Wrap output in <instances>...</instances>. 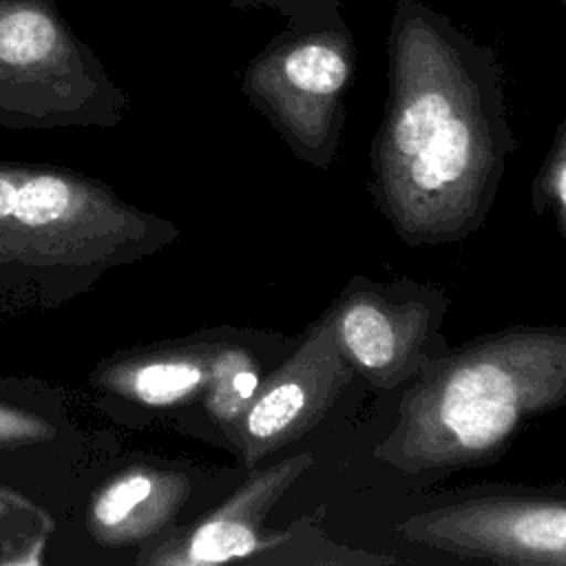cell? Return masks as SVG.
Listing matches in <instances>:
<instances>
[{"instance_id": "13", "label": "cell", "mask_w": 566, "mask_h": 566, "mask_svg": "<svg viewBox=\"0 0 566 566\" xmlns=\"http://www.w3.org/2000/svg\"><path fill=\"white\" fill-rule=\"evenodd\" d=\"M533 199L537 210H551L555 214L557 228L566 237V126L535 177Z\"/></svg>"}, {"instance_id": "8", "label": "cell", "mask_w": 566, "mask_h": 566, "mask_svg": "<svg viewBox=\"0 0 566 566\" xmlns=\"http://www.w3.org/2000/svg\"><path fill=\"white\" fill-rule=\"evenodd\" d=\"M332 307L310 327L298 349L265 374L226 444L252 471L261 460L307 433L352 380Z\"/></svg>"}, {"instance_id": "2", "label": "cell", "mask_w": 566, "mask_h": 566, "mask_svg": "<svg viewBox=\"0 0 566 566\" xmlns=\"http://www.w3.org/2000/svg\"><path fill=\"white\" fill-rule=\"evenodd\" d=\"M566 405V327H513L431 358L374 458L405 475L475 467Z\"/></svg>"}, {"instance_id": "10", "label": "cell", "mask_w": 566, "mask_h": 566, "mask_svg": "<svg viewBox=\"0 0 566 566\" xmlns=\"http://www.w3.org/2000/svg\"><path fill=\"white\" fill-rule=\"evenodd\" d=\"M447 298L433 290L378 287L354 281L332 305L340 345L369 385L391 389L416 376L440 340Z\"/></svg>"}, {"instance_id": "6", "label": "cell", "mask_w": 566, "mask_h": 566, "mask_svg": "<svg viewBox=\"0 0 566 566\" xmlns=\"http://www.w3.org/2000/svg\"><path fill=\"white\" fill-rule=\"evenodd\" d=\"M228 332H199L104 356L86 378L95 409L128 429L159 422L199 431L217 354Z\"/></svg>"}, {"instance_id": "1", "label": "cell", "mask_w": 566, "mask_h": 566, "mask_svg": "<svg viewBox=\"0 0 566 566\" xmlns=\"http://www.w3.org/2000/svg\"><path fill=\"white\" fill-rule=\"evenodd\" d=\"M513 137L462 73L433 60L398 73L374 139V199L409 245L462 241L486 221Z\"/></svg>"}, {"instance_id": "3", "label": "cell", "mask_w": 566, "mask_h": 566, "mask_svg": "<svg viewBox=\"0 0 566 566\" xmlns=\"http://www.w3.org/2000/svg\"><path fill=\"white\" fill-rule=\"evenodd\" d=\"M177 237L172 221L91 175L0 159V303L57 307Z\"/></svg>"}, {"instance_id": "12", "label": "cell", "mask_w": 566, "mask_h": 566, "mask_svg": "<svg viewBox=\"0 0 566 566\" xmlns=\"http://www.w3.org/2000/svg\"><path fill=\"white\" fill-rule=\"evenodd\" d=\"M263 376L265 374L261 371V363L254 352L228 332V338L217 354L210 389L201 407L199 429L208 427L226 442L230 429L256 396Z\"/></svg>"}, {"instance_id": "5", "label": "cell", "mask_w": 566, "mask_h": 566, "mask_svg": "<svg viewBox=\"0 0 566 566\" xmlns=\"http://www.w3.org/2000/svg\"><path fill=\"white\" fill-rule=\"evenodd\" d=\"M126 93L44 0H0V126L113 128Z\"/></svg>"}, {"instance_id": "11", "label": "cell", "mask_w": 566, "mask_h": 566, "mask_svg": "<svg viewBox=\"0 0 566 566\" xmlns=\"http://www.w3.org/2000/svg\"><path fill=\"white\" fill-rule=\"evenodd\" d=\"M307 467H312V453H298L265 469H252L232 495L166 537L139 566L228 564L285 542L290 533H268L263 522Z\"/></svg>"}, {"instance_id": "7", "label": "cell", "mask_w": 566, "mask_h": 566, "mask_svg": "<svg viewBox=\"0 0 566 566\" xmlns=\"http://www.w3.org/2000/svg\"><path fill=\"white\" fill-rule=\"evenodd\" d=\"M95 440L60 387L33 376H0V484L42 509L62 506Z\"/></svg>"}, {"instance_id": "9", "label": "cell", "mask_w": 566, "mask_h": 566, "mask_svg": "<svg viewBox=\"0 0 566 566\" xmlns=\"http://www.w3.org/2000/svg\"><path fill=\"white\" fill-rule=\"evenodd\" d=\"M402 537L467 559L566 564V500L475 497L413 515Z\"/></svg>"}, {"instance_id": "4", "label": "cell", "mask_w": 566, "mask_h": 566, "mask_svg": "<svg viewBox=\"0 0 566 566\" xmlns=\"http://www.w3.org/2000/svg\"><path fill=\"white\" fill-rule=\"evenodd\" d=\"M208 484V475L181 460L95 444L51 517L40 562L139 566L210 509L199 504Z\"/></svg>"}]
</instances>
